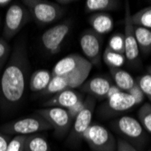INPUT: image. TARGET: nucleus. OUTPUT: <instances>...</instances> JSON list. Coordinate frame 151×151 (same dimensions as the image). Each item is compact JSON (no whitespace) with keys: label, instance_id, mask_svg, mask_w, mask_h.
<instances>
[{"label":"nucleus","instance_id":"30","mask_svg":"<svg viewBox=\"0 0 151 151\" xmlns=\"http://www.w3.org/2000/svg\"><path fill=\"white\" fill-rule=\"evenodd\" d=\"M136 81V80H135ZM128 93L132 96V98L135 100L136 104L137 105H139L142 104L144 100H145V94L143 92V91L141 90V88L139 87V83L137 81H135V84L132 86V88L128 91Z\"/></svg>","mask_w":151,"mask_h":151},{"label":"nucleus","instance_id":"37","mask_svg":"<svg viewBox=\"0 0 151 151\" xmlns=\"http://www.w3.org/2000/svg\"><path fill=\"white\" fill-rule=\"evenodd\" d=\"M147 73H149L151 75V65L147 67Z\"/></svg>","mask_w":151,"mask_h":151},{"label":"nucleus","instance_id":"11","mask_svg":"<svg viewBox=\"0 0 151 151\" xmlns=\"http://www.w3.org/2000/svg\"><path fill=\"white\" fill-rule=\"evenodd\" d=\"M90 73L91 72H82L73 75L52 77L49 85L42 93L44 95L56 94L63 91L73 90L81 87L87 81Z\"/></svg>","mask_w":151,"mask_h":151},{"label":"nucleus","instance_id":"33","mask_svg":"<svg viewBox=\"0 0 151 151\" xmlns=\"http://www.w3.org/2000/svg\"><path fill=\"white\" fill-rule=\"evenodd\" d=\"M9 140L7 135L0 131V151H6Z\"/></svg>","mask_w":151,"mask_h":151},{"label":"nucleus","instance_id":"34","mask_svg":"<svg viewBox=\"0 0 151 151\" xmlns=\"http://www.w3.org/2000/svg\"><path fill=\"white\" fill-rule=\"evenodd\" d=\"M119 91H121L115 84H111V88H109V91H108V93H107V96H106V100L107 99H109V97H111V96H113L114 94H116V93H118V92H119Z\"/></svg>","mask_w":151,"mask_h":151},{"label":"nucleus","instance_id":"6","mask_svg":"<svg viewBox=\"0 0 151 151\" xmlns=\"http://www.w3.org/2000/svg\"><path fill=\"white\" fill-rule=\"evenodd\" d=\"M92 64L83 56L77 53L69 54L54 65L52 73V77L73 75L82 72H91Z\"/></svg>","mask_w":151,"mask_h":151},{"label":"nucleus","instance_id":"20","mask_svg":"<svg viewBox=\"0 0 151 151\" xmlns=\"http://www.w3.org/2000/svg\"><path fill=\"white\" fill-rule=\"evenodd\" d=\"M119 4L117 0H87L84 9L86 13H107L118 8Z\"/></svg>","mask_w":151,"mask_h":151},{"label":"nucleus","instance_id":"31","mask_svg":"<svg viewBox=\"0 0 151 151\" xmlns=\"http://www.w3.org/2000/svg\"><path fill=\"white\" fill-rule=\"evenodd\" d=\"M83 107H84V99L82 98L76 104H74L73 107H71L68 109H66L68 114H69V116H70V118H71V119L73 121L77 117V115L81 111V109H83Z\"/></svg>","mask_w":151,"mask_h":151},{"label":"nucleus","instance_id":"1","mask_svg":"<svg viewBox=\"0 0 151 151\" xmlns=\"http://www.w3.org/2000/svg\"><path fill=\"white\" fill-rule=\"evenodd\" d=\"M29 66L25 44L19 41L11 52L0 81V91L6 104L14 106L22 101L28 79Z\"/></svg>","mask_w":151,"mask_h":151},{"label":"nucleus","instance_id":"21","mask_svg":"<svg viewBox=\"0 0 151 151\" xmlns=\"http://www.w3.org/2000/svg\"><path fill=\"white\" fill-rule=\"evenodd\" d=\"M134 33L139 52L143 54L151 52V29L134 26Z\"/></svg>","mask_w":151,"mask_h":151},{"label":"nucleus","instance_id":"38","mask_svg":"<svg viewBox=\"0 0 151 151\" xmlns=\"http://www.w3.org/2000/svg\"><path fill=\"white\" fill-rule=\"evenodd\" d=\"M0 25H1V18H0Z\"/></svg>","mask_w":151,"mask_h":151},{"label":"nucleus","instance_id":"12","mask_svg":"<svg viewBox=\"0 0 151 151\" xmlns=\"http://www.w3.org/2000/svg\"><path fill=\"white\" fill-rule=\"evenodd\" d=\"M124 40H125V56L130 63L139 62L140 52L137 44L134 25L131 22L130 7L129 2H125V17H124Z\"/></svg>","mask_w":151,"mask_h":151},{"label":"nucleus","instance_id":"36","mask_svg":"<svg viewBox=\"0 0 151 151\" xmlns=\"http://www.w3.org/2000/svg\"><path fill=\"white\" fill-rule=\"evenodd\" d=\"M74 1L73 0H58L57 3L60 5V4H63V5H69V4H73Z\"/></svg>","mask_w":151,"mask_h":151},{"label":"nucleus","instance_id":"16","mask_svg":"<svg viewBox=\"0 0 151 151\" xmlns=\"http://www.w3.org/2000/svg\"><path fill=\"white\" fill-rule=\"evenodd\" d=\"M111 86V82L104 77H94L86 81L81 88L84 91L91 94L92 97L106 99L107 93Z\"/></svg>","mask_w":151,"mask_h":151},{"label":"nucleus","instance_id":"25","mask_svg":"<svg viewBox=\"0 0 151 151\" xmlns=\"http://www.w3.org/2000/svg\"><path fill=\"white\" fill-rule=\"evenodd\" d=\"M138 120L141 124L144 130L151 134V104L145 102L138 111Z\"/></svg>","mask_w":151,"mask_h":151},{"label":"nucleus","instance_id":"28","mask_svg":"<svg viewBox=\"0 0 151 151\" xmlns=\"http://www.w3.org/2000/svg\"><path fill=\"white\" fill-rule=\"evenodd\" d=\"M11 54V47L7 41L0 38V71L6 64Z\"/></svg>","mask_w":151,"mask_h":151},{"label":"nucleus","instance_id":"23","mask_svg":"<svg viewBox=\"0 0 151 151\" xmlns=\"http://www.w3.org/2000/svg\"><path fill=\"white\" fill-rule=\"evenodd\" d=\"M102 58L109 68H120L127 61L125 55L116 52L108 47L105 48L102 53Z\"/></svg>","mask_w":151,"mask_h":151},{"label":"nucleus","instance_id":"8","mask_svg":"<svg viewBox=\"0 0 151 151\" xmlns=\"http://www.w3.org/2000/svg\"><path fill=\"white\" fill-rule=\"evenodd\" d=\"M80 46L86 59L93 65H98L101 59L103 39L101 35L89 28L82 32L80 36Z\"/></svg>","mask_w":151,"mask_h":151},{"label":"nucleus","instance_id":"22","mask_svg":"<svg viewBox=\"0 0 151 151\" xmlns=\"http://www.w3.org/2000/svg\"><path fill=\"white\" fill-rule=\"evenodd\" d=\"M24 151H51L50 145L45 137L33 134L26 137Z\"/></svg>","mask_w":151,"mask_h":151},{"label":"nucleus","instance_id":"18","mask_svg":"<svg viewBox=\"0 0 151 151\" xmlns=\"http://www.w3.org/2000/svg\"><path fill=\"white\" fill-rule=\"evenodd\" d=\"M52 80V73L41 69L32 73L29 79V88L33 92H43Z\"/></svg>","mask_w":151,"mask_h":151},{"label":"nucleus","instance_id":"3","mask_svg":"<svg viewBox=\"0 0 151 151\" xmlns=\"http://www.w3.org/2000/svg\"><path fill=\"white\" fill-rule=\"evenodd\" d=\"M51 129V125L45 119L35 114L30 117L8 122L1 127L0 131L6 135L9 134L15 136H30Z\"/></svg>","mask_w":151,"mask_h":151},{"label":"nucleus","instance_id":"14","mask_svg":"<svg viewBox=\"0 0 151 151\" xmlns=\"http://www.w3.org/2000/svg\"><path fill=\"white\" fill-rule=\"evenodd\" d=\"M136 101L128 92L119 91L106 100L105 108L109 112L119 113L135 107Z\"/></svg>","mask_w":151,"mask_h":151},{"label":"nucleus","instance_id":"17","mask_svg":"<svg viewBox=\"0 0 151 151\" xmlns=\"http://www.w3.org/2000/svg\"><path fill=\"white\" fill-rule=\"evenodd\" d=\"M89 24L95 33L100 35L111 33L114 28V21L108 13H94L89 17Z\"/></svg>","mask_w":151,"mask_h":151},{"label":"nucleus","instance_id":"7","mask_svg":"<svg viewBox=\"0 0 151 151\" xmlns=\"http://www.w3.org/2000/svg\"><path fill=\"white\" fill-rule=\"evenodd\" d=\"M113 129L121 135L123 139L135 144H141L146 139L145 130L139 121L130 116H122L112 122Z\"/></svg>","mask_w":151,"mask_h":151},{"label":"nucleus","instance_id":"26","mask_svg":"<svg viewBox=\"0 0 151 151\" xmlns=\"http://www.w3.org/2000/svg\"><path fill=\"white\" fill-rule=\"evenodd\" d=\"M108 48L125 55V40L123 33H115L109 39Z\"/></svg>","mask_w":151,"mask_h":151},{"label":"nucleus","instance_id":"29","mask_svg":"<svg viewBox=\"0 0 151 151\" xmlns=\"http://www.w3.org/2000/svg\"><path fill=\"white\" fill-rule=\"evenodd\" d=\"M27 136H15L9 140L6 151H24Z\"/></svg>","mask_w":151,"mask_h":151},{"label":"nucleus","instance_id":"9","mask_svg":"<svg viewBox=\"0 0 151 151\" xmlns=\"http://www.w3.org/2000/svg\"><path fill=\"white\" fill-rule=\"evenodd\" d=\"M71 23L63 22L47 29L41 36V43L44 49L50 54H56L60 52L63 41L71 30Z\"/></svg>","mask_w":151,"mask_h":151},{"label":"nucleus","instance_id":"24","mask_svg":"<svg viewBox=\"0 0 151 151\" xmlns=\"http://www.w3.org/2000/svg\"><path fill=\"white\" fill-rule=\"evenodd\" d=\"M131 22L134 26L151 29V6L142 8L134 15H131Z\"/></svg>","mask_w":151,"mask_h":151},{"label":"nucleus","instance_id":"35","mask_svg":"<svg viewBox=\"0 0 151 151\" xmlns=\"http://www.w3.org/2000/svg\"><path fill=\"white\" fill-rule=\"evenodd\" d=\"M12 1L10 0H0V7H5L9 5H11Z\"/></svg>","mask_w":151,"mask_h":151},{"label":"nucleus","instance_id":"4","mask_svg":"<svg viewBox=\"0 0 151 151\" xmlns=\"http://www.w3.org/2000/svg\"><path fill=\"white\" fill-rule=\"evenodd\" d=\"M82 139L93 151L117 150V140L112 133L98 123H91L82 135Z\"/></svg>","mask_w":151,"mask_h":151},{"label":"nucleus","instance_id":"5","mask_svg":"<svg viewBox=\"0 0 151 151\" xmlns=\"http://www.w3.org/2000/svg\"><path fill=\"white\" fill-rule=\"evenodd\" d=\"M31 14L23 4L12 3L6 13L3 35L5 40L16 36L31 20Z\"/></svg>","mask_w":151,"mask_h":151},{"label":"nucleus","instance_id":"13","mask_svg":"<svg viewBox=\"0 0 151 151\" xmlns=\"http://www.w3.org/2000/svg\"><path fill=\"white\" fill-rule=\"evenodd\" d=\"M95 108V99L89 96L84 100V107L73 120V129L70 134L71 141H78L91 124L92 115Z\"/></svg>","mask_w":151,"mask_h":151},{"label":"nucleus","instance_id":"10","mask_svg":"<svg viewBox=\"0 0 151 151\" xmlns=\"http://www.w3.org/2000/svg\"><path fill=\"white\" fill-rule=\"evenodd\" d=\"M35 114L42 117L58 134L67 133L71 129L73 120L65 109L58 107H48L37 109Z\"/></svg>","mask_w":151,"mask_h":151},{"label":"nucleus","instance_id":"2","mask_svg":"<svg viewBox=\"0 0 151 151\" xmlns=\"http://www.w3.org/2000/svg\"><path fill=\"white\" fill-rule=\"evenodd\" d=\"M22 3L29 10L35 21L41 25L55 22L63 14V8L59 4L46 0H24Z\"/></svg>","mask_w":151,"mask_h":151},{"label":"nucleus","instance_id":"39","mask_svg":"<svg viewBox=\"0 0 151 151\" xmlns=\"http://www.w3.org/2000/svg\"><path fill=\"white\" fill-rule=\"evenodd\" d=\"M148 151H151V150H148Z\"/></svg>","mask_w":151,"mask_h":151},{"label":"nucleus","instance_id":"15","mask_svg":"<svg viewBox=\"0 0 151 151\" xmlns=\"http://www.w3.org/2000/svg\"><path fill=\"white\" fill-rule=\"evenodd\" d=\"M83 97L73 90H66L54 94L51 99L44 103L45 106L48 107H58L68 109L76 104Z\"/></svg>","mask_w":151,"mask_h":151},{"label":"nucleus","instance_id":"19","mask_svg":"<svg viewBox=\"0 0 151 151\" xmlns=\"http://www.w3.org/2000/svg\"><path fill=\"white\" fill-rule=\"evenodd\" d=\"M109 73L115 82V85L121 91L128 92L135 84V79L130 73L121 68H109Z\"/></svg>","mask_w":151,"mask_h":151},{"label":"nucleus","instance_id":"27","mask_svg":"<svg viewBox=\"0 0 151 151\" xmlns=\"http://www.w3.org/2000/svg\"><path fill=\"white\" fill-rule=\"evenodd\" d=\"M139 87L143 91L145 97H147L151 104V75L149 73H145L136 79Z\"/></svg>","mask_w":151,"mask_h":151},{"label":"nucleus","instance_id":"32","mask_svg":"<svg viewBox=\"0 0 151 151\" xmlns=\"http://www.w3.org/2000/svg\"><path fill=\"white\" fill-rule=\"evenodd\" d=\"M116 151H139L136 149L132 144L123 139H119L117 140V150Z\"/></svg>","mask_w":151,"mask_h":151}]
</instances>
